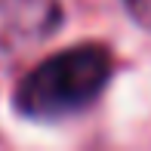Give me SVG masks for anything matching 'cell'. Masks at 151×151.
Wrapping results in <instances>:
<instances>
[{"label": "cell", "mask_w": 151, "mask_h": 151, "mask_svg": "<svg viewBox=\"0 0 151 151\" xmlns=\"http://www.w3.org/2000/svg\"><path fill=\"white\" fill-rule=\"evenodd\" d=\"M123 6H127V12L142 25V28L151 31V0H123Z\"/></svg>", "instance_id": "obj_3"}, {"label": "cell", "mask_w": 151, "mask_h": 151, "mask_svg": "<svg viewBox=\"0 0 151 151\" xmlns=\"http://www.w3.org/2000/svg\"><path fill=\"white\" fill-rule=\"evenodd\" d=\"M114 77V56L105 43H74L37 65L12 86V111L31 123L77 117L102 99Z\"/></svg>", "instance_id": "obj_1"}, {"label": "cell", "mask_w": 151, "mask_h": 151, "mask_svg": "<svg viewBox=\"0 0 151 151\" xmlns=\"http://www.w3.org/2000/svg\"><path fill=\"white\" fill-rule=\"evenodd\" d=\"M62 22V0H0V56H19L40 46Z\"/></svg>", "instance_id": "obj_2"}]
</instances>
